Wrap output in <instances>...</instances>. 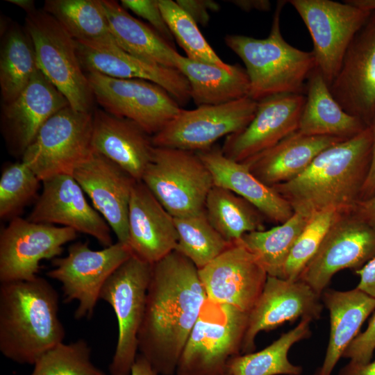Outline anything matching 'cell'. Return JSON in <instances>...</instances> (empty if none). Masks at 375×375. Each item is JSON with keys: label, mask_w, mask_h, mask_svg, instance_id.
Here are the masks:
<instances>
[{"label": "cell", "mask_w": 375, "mask_h": 375, "mask_svg": "<svg viewBox=\"0 0 375 375\" xmlns=\"http://www.w3.org/2000/svg\"><path fill=\"white\" fill-rule=\"evenodd\" d=\"M67 106L65 97L38 69L15 99L3 103L1 127L9 152L22 157L45 122Z\"/></svg>", "instance_id": "44dd1931"}, {"label": "cell", "mask_w": 375, "mask_h": 375, "mask_svg": "<svg viewBox=\"0 0 375 375\" xmlns=\"http://www.w3.org/2000/svg\"><path fill=\"white\" fill-rule=\"evenodd\" d=\"M92 112L67 106L49 118L22 157L42 181L74 170L93 153Z\"/></svg>", "instance_id": "9c48e42d"}, {"label": "cell", "mask_w": 375, "mask_h": 375, "mask_svg": "<svg viewBox=\"0 0 375 375\" xmlns=\"http://www.w3.org/2000/svg\"><path fill=\"white\" fill-rule=\"evenodd\" d=\"M162 15L174 38L188 58L231 69L233 65L224 62L212 49L200 32L197 24L176 1L158 0Z\"/></svg>", "instance_id": "74e56055"}, {"label": "cell", "mask_w": 375, "mask_h": 375, "mask_svg": "<svg viewBox=\"0 0 375 375\" xmlns=\"http://www.w3.org/2000/svg\"><path fill=\"white\" fill-rule=\"evenodd\" d=\"M349 3L362 9L375 11V0H347Z\"/></svg>", "instance_id": "f5cc1de1"}, {"label": "cell", "mask_w": 375, "mask_h": 375, "mask_svg": "<svg viewBox=\"0 0 375 375\" xmlns=\"http://www.w3.org/2000/svg\"><path fill=\"white\" fill-rule=\"evenodd\" d=\"M375 350V313L367 328L359 333L344 351L342 358L351 361L367 363L372 360Z\"/></svg>", "instance_id": "7bdbcfd3"}, {"label": "cell", "mask_w": 375, "mask_h": 375, "mask_svg": "<svg viewBox=\"0 0 375 375\" xmlns=\"http://www.w3.org/2000/svg\"><path fill=\"white\" fill-rule=\"evenodd\" d=\"M328 88L346 112L370 126L375 115V11L352 40Z\"/></svg>", "instance_id": "e0dca14e"}, {"label": "cell", "mask_w": 375, "mask_h": 375, "mask_svg": "<svg viewBox=\"0 0 375 375\" xmlns=\"http://www.w3.org/2000/svg\"><path fill=\"white\" fill-rule=\"evenodd\" d=\"M72 175L108 224L117 242L128 246V208L132 190L138 181L95 151Z\"/></svg>", "instance_id": "7402d4cb"}, {"label": "cell", "mask_w": 375, "mask_h": 375, "mask_svg": "<svg viewBox=\"0 0 375 375\" xmlns=\"http://www.w3.org/2000/svg\"><path fill=\"white\" fill-rule=\"evenodd\" d=\"M308 28L313 42L316 68L329 86L337 75L345 52L372 12L347 0H290Z\"/></svg>", "instance_id": "8fae6325"}, {"label": "cell", "mask_w": 375, "mask_h": 375, "mask_svg": "<svg viewBox=\"0 0 375 375\" xmlns=\"http://www.w3.org/2000/svg\"><path fill=\"white\" fill-rule=\"evenodd\" d=\"M76 42L78 56L85 73L96 72L113 78L153 82L164 88L180 106L191 99L187 78L175 68L141 59L125 51L117 44Z\"/></svg>", "instance_id": "603a6c76"}, {"label": "cell", "mask_w": 375, "mask_h": 375, "mask_svg": "<svg viewBox=\"0 0 375 375\" xmlns=\"http://www.w3.org/2000/svg\"><path fill=\"white\" fill-rule=\"evenodd\" d=\"M224 375H230V374H227V373H225Z\"/></svg>", "instance_id": "db71d44e"}, {"label": "cell", "mask_w": 375, "mask_h": 375, "mask_svg": "<svg viewBox=\"0 0 375 375\" xmlns=\"http://www.w3.org/2000/svg\"><path fill=\"white\" fill-rule=\"evenodd\" d=\"M355 272L360 276L356 288L375 298V256Z\"/></svg>", "instance_id": "f6af8a7d"}, {"label": "cell", "mask_w": 375, "mask_h": 375, "mask_svg": "<svg viewBox=\"0 0 375 375\" xmlns=\"http://www.w3.org/2000/svg\"><path fill=\"white\" fill-rule=\"evenodd\" d=\"M344 140L333 136L307 135L297 131L242 162L262 183L272 188L296 178L319 153Z\"/></svg>", "instance_id": "4316f807"}, {"label": "cell", "mask_w": 375, "mask_h": 375, "mask_svg": "<svg viewBox=\"0 0 375 375\" xmlns=\"http://www.w3.org/2000/svg\"><path fill=\"white\" fill-rule=\"evenodd\" d=\"M176 2L195 21L197 24L207 25L209 11H217L219 6L210 0H177Z\"/></svg>", "instance_id": "ee69618b"}, {"label": "cell", "mask_w": 375, "mask_h": 375, "mask_svg": "<svg viewBox=\"0 0 375 375\" xmlns=\"http://www.w3.org/2000/svg\"><path fill=\"white\" fill-rule=\"evenodd\" d=\"M375 256V227L353 210L341 212L299 279L321 295L344 269H360Z\"/></svg>", "instance_id": "5bb4252c"}, {"label": "cell", "mask_w": 375, "mask_h": 375, "mask_svg": "<svg viewBox=\"0 0 375 375\" xmlns=\"http://www.w3.org/2000/svg\"><path fill=\"white\" fill-rule=\"evenodd\" d=\"M369 126L372 133V157L367 176L362 190L360 200L367 199L375 194V115Z\"/></svg>", "instance_id": "bcb514c9"}, {"label": "cell", "mask_w": 375, "mask_h": 375, "mask_svg": "<svg viewBox=\"0 0 375 375\" xmlns=\"http://www.w3.org/2000/svg\"><path fill=\"white\" fill-rule=\"evenodd\" d=\"M95 101L106 112L138 124L151 136L181 110L177 101L160 85L142 79L85 73Z\"/></svg>", "instance_id": "4fadbf2b"}, {"label": "cell", "mask_w": 375, "mask_h": 375, "mask_svg": "<svg viewBox=\"0 0 375 375\" xmlns=\"http://www.w3.org/2000/svg\"><path fill=\"white\" fill-rule=\"evenodd\" d=\"M199 276L208 299L249 313L258 300L268 275L240 240L199 269Z\"/></svg>", "instance_id": "2e32d148"}, {"label": "cell", "mask_w": 375, "mask_h": 375, "mask_svg": "<svg viewBox=\"0 0 375 375\" xmlns=\"http://www.w3.org/2000/svg\"><path fill=\"white\" fill-rule=\"evenodd\" d=\"M258 101L245 97L219 105H205L179 112L152 136L155 147L199 152L223 137L238 133L251 122Z\"/></svg>", "instance_id": "7c38bea8"}, {"label": "cell", "mask_w": 375, "mask_h": 375, "mask_svg": "<svg viewBox=\"0 0 375 375\" xmlns=\"http://www.w3.org/2000/svg\"><path fill=\"white\" fill-rule=\"evenodd\" d=\"M90 354L83 339L60 343L36 360L30 375H107L92 363Z\"/></svg>", "instance_id": "f35d334b"}, {"label": "cell", "mask_w": 375, "mask_h": 375, "mask_svg": "<svg viewBox=\"0 0 375 375\" xmlns=\"http://www.w3.org/2000/svg\"><path fill=\"white\" fill-rule=\"evenodd\" d=\"M174 66L188 80L197 106L219 105L249 96V79L239 64L231 69L196 61L176 52Z\"/></svg>", "instance_id": "f1b7e54d"}, {"label": "cell", "mask_w": 375, "mask_h": 375, "mask_svg": "<svg viewBox=\"0 0 375 375\" xmlns=\"http://www.w3.org/2000/svg\"><path fill=\"white\" fill-rule=\"evenodd\" d=\"M305 92L306 101L297 130L300 133L349 139L367 127L342 108L317 68L308 79Z\"/></svg>", "instance_id": "f546056e"}, {"label": "cell", "mask_w": 375, "mask_h": 375, "mask_svg": "<svg viewBox=\"0 0 375 375\" xmlns=\"http://www.w3.org/2000/svg\"><path fill=\"white\" fill-rule=\"evenodd\" d=\"M77 232L65 226L33 222L17 217L0 233V281H30L36 278L42 260L61 255L63 246Z\"/></svg>", "instance_id": "9a60e30c"}, {"label": "cell", "mask_w": 375, "mask_h": 375, "mask_svg": "<svg viewBox=\"0 0 375 375\" xmlns=\"http://www.w3.org/2000/svg\"><path fill=\"white\" fill-rule=\"evenodd\" d=\"M204 210L210 224L229 242L240 240L246 233L265 230L266 219L260 211L224 188L212 186Z\"/></svg>", "instance_id": "836d02e7"}, {"label": "cell", "mask_w": 375, "mask_h": 375, "mask_svg": "<svg viewBox=\"0 0 375 375\" xmlns=\"http://www.w3.org/2000/svg\"><path fill=\"white\" fill-rule=\"evenodd\" d=\"M59 295L42 277L2 283L0 286V351L19 364L34 365L63 342Z\"/></svg>", "instance_id": "3957f363"}, {"label": "cell", "mask_w": 375, "mask_h": 375, "mask_svg": "<svg viewBox=\"0 0 375 375\" xmlns=\"http://www.w3.org/2000/svg\"><path fill=\"white\" fill-rule=\"evenodd\" d=\"M341 212L328 209L313 213L298 237L284 270V278L297 281L316 253L326 233Z\"/></svg>", "instance_id": "60d3db41"}, {"label": "cell", "mask_w": 375, "mask_h": 375, "mask_svg": "<svg viewBox=\"0 0 375 375\" xmlns=\"http://www.w3.org/2000/svg\"><path fill=\"white\" fill-rule=\"evenodd\" d=\"M305 101L304 94H281L258 101L247 126L226 137L221 147L224 155L242 162L276 145L298 130Z\"/></svg>", "instance_id": "ffe728a7"}, {"label": "cell", "mask_w": 375, "mask_h": 375, "mask_svg": "<svg viewBox=\"0 0 375 375\" xmlns=\"http://www.w3.org/2000/svg\"><path fill=\"white\" fill-rule=\"evenodd\" d=\"M310 217L294 212L280 225L269 230L246 233L240 240L256 257L268 276L284 278L288 259Z\"/></svg>", "instance_id": "d590c367"}, {"label": "cell", "mask_w": 375, "mask_h": 375, "mask_svg": "<svg viewBox=\"0 0 375 375\" xmlns=\"http://www.w3.org/2000/svg\"><path fill=\"white\" fill-rule=\"evenodd\" d=\"M35 48L24 27L17 23L4 29L0 53V88L3 103L15 99L38 69Z\"/></svg>", "instance_id": "1f68e13d"}, {"label": "cell", "mask_w": 375, "mask_h": 375, "mask_svg": "<svg viewBox=\"0 0 375 375\" xmlns=\"http://www.w3.org/2000/svg\"><path fill=\"white\" fill-rule=\"evenodd\" d=\"M152 265L132 255L107 279L99 299L113 309L118 325L110 375H130L138 351V333L144 317Z\"/></svg>", "instance_id": "ba28073f"}, {"label": "cell", "mask_w": 375, "mask_h": 375, "mask_svg": "<svg viewBox=\"0 0 375 375\" xmlns=\"http://www.w3.org/2000/svg\"><path fill=\"white\" fill-rule=\"evenodd\" d=\"M178 235L176 249L201 269L224 251L226 241L210 224L205 210L195 215L174 217Z\"/></svg>", "instance_id": "8d00e7d4"}, {"label": "cell", "mask_w": 375, "mask_h": 375, "mask_svg": "<svg viewBox=\"0 0 375 375\" xmlns=\"http://www.w3.org/2000/svg\"><path fill=\"white\" fill-rule=\"evenodd\" d=\"M128 231L133 255L151 265L174 251L177 245L174 217L142 181H137L132 190Z\"/></svg>", "instance_id": "cb8c5ba5"}, {"label": "cell", "mask_w": 375, "mask_h": 375, "mask_svg": "<svg viewBox=\"0 0 375 375\" xmlns=\"http://www.w3.org/2000/svg\"><path fill=\"white\" fill-rule=\"evenodd\" d=\"M372 148V133L367 126L322 151L296 178L272 188L294 212L310 216L328 209L351 211L360 201Z\"/></svg>", "instance_id": "7a4b0ae2"}, {"label": "cell", "mask_w": 375, "mask_h": 375, "mask_svg": "<svg viewBox=\"0 0 375 375\" xmlns=\"http://www.w3.org/2000/svg\"><path fill=\"white\" fill-rule=\"evenodd\" d=\"M42 184L41 194L28 220L73 228L93 237L104 247L113 244L110 226L89 204L73 175H57L42 181Z\"/></svg>", "instance_id": "d6986e66"}, {"label": "cell", "mask_w": 375, "mask_h": 375, "mask_svg": "<svg viewBox=\"0 0 375 375\" xmlns=\"http://www.w3.org/2000/svg\"><path fill=\"white\" fill-rule=\"evenodd\" d=\"M353 211L364 221L375 227V194L360 200Z\"/></svg>", "instance_id": "7dc6e473"}, {"label": "cell", "mask_w": 375, "mask_h": 375, "mask_svg": "<svg viewBox=\"0 0 375 375\" xmlns=\"http://www.w3.org/2000/svg\"><path fill=\"white\" fill-rule=\"evenodd\" d=\"M321 300L329 312L330 335L323 362L314 375H331L364 322L375 310V298L357 288L346 291L326 288Z\"/></svg>", "instance_id": "83f0119b"}, {"label": "cell", "mask_w": 375, "mask_h": 375, "mask_svg": "<svg viewBox=\"0 0 375 375\" xmlns=\"http://www.w3.org/2000/svg\"><path fill=\"white\" fill-rule=\"evenodd\" d=\"M249 313L206 299L185 343L175 375H224L241 354Z\"/></svg>", "instance_id": "5b68a950"}, {"label": "cell", "mask_w": 375, "mask_h": 375, "mask_svg": "<svg viewBox=\"0 0 375 375\" xmlns=\"http://www.w3.org/2000/svg\"><path fill=\"white\" fill-rule=\"evenodd\" d=\"M196 153L211 173L215 185L228 189L245 199L267 220L281 224L294 214L285 199L257 178L245 164L226 157L217 144Z\"/></svg>", "instance_id": "484cf974"}, {"label": "cell", "mask_w": 375, "mask_h": 375, "mask_svg": "<svg viewBox=\"0 0 375 375\" xmlns=\"http://www.w3.org/2000/svg\"><path fill=\"white\" fill-rule=\"evenodd\" d=\"M41 183L35 172L22 161L6 165L0 178L1 219L19 217L23 208L36 198Z\"/></svg>", "instance_id": "ab89813d"}, {"label": "cell", "mask_w": 375, "mask_h": 375, "mask_svg": "<svg viewBox=\"0 0 375 375\" xmlns=\"http://www.w3.org/2000/svg\"><path fill=\"white\" fill-rule=\"evenodd\" d=\"M141 181L174 217L204 211L212 176L196 152L155 147Z\"/></svg>", "instance_id": "52a82bcc"}, {"label": "cell", "mask_w": 375, "mask_h": 375, "mask_svg": "<svg viewBox=\"0 0 375 375\" xmlns=\"http://www.w3.org/2000/svg\"><path fill=\"white\" fill-rule=\"evenodd\" d=\"M43 10L77 42L117 44L111 33L101 0H47Z\"/></svg>", "instance_id": "e575fe53"}, {"label": "cell", "mask_w": 375, "mask_h": 375, "mask_svg": "<svg viewBox=\"0 0 375 375\" xmlns=\"http://www.w3.org/2000/svg\"><path fill=\"white\" fill-rule=\"evenodd\" d=\"M207 296L199 269L174 251L152 265L138 351L161 375H174Z\"/></svg>", "instance_id": "6da1fadb"}, {"label": "cell", "mask_w": 375, "mask_h": 375, "mask_svg": "<svg viewBox=\"0 0 375 375\" xmlns=\"http://www.w3.org/2000/svg\"><path fill=\"white\" fill-rule=\"evenodd\" d=\"M92 117L94 151L141 181L153 155L152 136L133 121L112 115L103 110H94Z\"/></svg>", "instance_id": "d4e9b609"}, {"label": "cell", "mask_w": 375, "mask_h": 375, "mask_svg": "<svg viewBox=\"0 0 375 375\" xmlns=\"http://www.w3.org/2000/svg\"><path fill=\"white\" fill-rule=\"evenodd\" d=\"M231 2L247 12L251 10L268 11L271 8V3L267 0H235Z\"/></svg>", "instance_id": "681fc988"}, {"label": "cell", "mask_w": 375, "mask_h": 375, "mask_svg": "<svg viewBox=\"0 0 375 375\" xmlns=\"http://www.w3.org/2000/svg\"><path fill=\"white\" fill-rule=\"evenodd\" d=\"M338 375H375V360L367 363L349 360L340 369Z\"/></svg>", "instance_id": "c3c4849f"}, {"label": "cell", "mask_w": 375, "mask_h": 375, "mask_svg": "<svg viewBox=\"0 0 375 375\" xmlns=\"http://www.w3.org/2000/svg\"><path fill=\"white\" fill-rule=\"evenodd\" d=\"M130 375H161L151 366L149 362L141 354H138L131 368Z\"/></svg>", "instance_id": "f907efd6"}, {"label": "cell", "mask_w": 375, "mask_h": 375, "mask_svg": "<svg viewBox=\"0 0 375 375\" xmlns=\"http://www.w3.org/2000/svg\"><path fill=\"white\" fill-rule=\"evenodd\" d=\"M120 3L126 10L128 9L147 20L153 28L172 46L174 38L162 15L158 0H122Z\"/></svg>", "instance_id": "b9f144b4"}, {"label": "cell", "mask_w": 375, "mask_h": 375, "mask_svg": "<svg viewBox=\"0 0 375 375\" xmlns=\"http://www.w3.org/2000/svg\"><path fill=\"white\" fill-rule=\"evenodd\" d=\"M24 28L32 40L38 68L65 97L71 108L92 112L95 99L75 40L43 9L26 14Z\"/></svg>", "instance_id": "8992f818"}, {"label": "cell", "mask_w": 375, "mask_h": 375, "mask_svg": "<svg viewBox=\"0 0 375 375\" xmlns=\"http://www.w3.org/2000/svg\"><path fill=\"white\" fill-rule=\"evenodd\" d=\"M285 2H278L266 38L235 34L224 38L227 47L244 63L249 79L248 97L256 101L281 94H303L316 68L312 51L290 45L281 34L280 16Z\"/></svg>", "instance_id": "277c9868"}, {"label": "cell", "mask_w": 375, "mask_h": 375, "mask_svg": "<svg viewBox=\"0 0 375 375\" xmlns=\"http://www.w3.org/2000/svg\"><path fill=\"white\" fill-rule=\"evenodd\" d=\"M323 308L321 295L305 282L268 276L258 300L249 312L241 354L254 351L260 332L299 318L317 320Z\"/></svg>", "instance_id": "ac0fdd59"}, {"label": "cell", "mask_w": 375, "mask_h": 375, "mask_svg": "<svg viewBox=\"0 0 375 375\" xmlns=\"http://www.w3.org/2000/svg\"><path fill=\"white\" fill-rule=\"evenodd\" d=\"M312 321L302 319L292 329L263 349L239 354L229 359L226 373L230 375H301V366L292 363L288 358L291 347L311 335Z\"/></svg>", "instance_id": "d6a6232c"}, {"label": "cell", "mask_w": 375, "mask_h": 375, "mask_svg": "<svg viewBox=\"0 0 375 375\" xmlns=\"http://www.w3.org/2000/svg\"><path fill=\"white\" fill-rule=\"evenodd\" d=\"M101 1L111 33L123 50L150 62L175 68L176 51L173 46L153 28L132 16L120 3Z\"/></svg>", "instance_id": "4dcf8cb0"}, {"label": "cell", "mask_w": 375, "mask_h": 375, "mask_svg": "<svg viewBox=\"0 0 375 375\" xmlns=\"http://www.w3.org/2000/svg\"><path fill=\"white\" fill-rule=\"evenodd\" d=\"M132 255L129 247L119 242L101 250L90 249L88 242H76L65 256L52 260L53 268L47 276L61 283L65 303L78 301L76 319H90L105 282Z\"/></svg>", "instance_id": "30bf717a"}, {"label": "cell", "mask_w": 375, "mask_h": 375, "mask_svg": "<svg viewBox=\"0 0 375 375\" xmlns=\"http://www.w3.org/2000/svg\"><path fill=\"white\" fill-rule=\"evenodd\" d=\"M7 1L23 9L26 14L36 10L34 1L33 0H8Z\"/></svg>", "instance_id": "816d5d0a"}]
</instances>
